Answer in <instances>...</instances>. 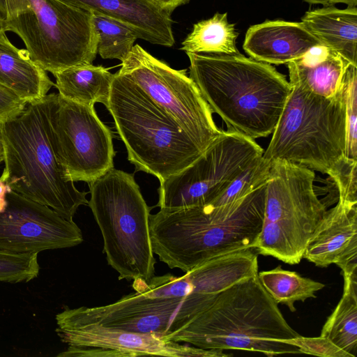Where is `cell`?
<instances>
[{
	"label": "cell",
	"mask_w": 357,
	"mask_h": 357,
	"mask_svg": "<svg viewBox=\"0 0 357 357\" xmlns=\"http://www.w3.org/2000/svg\"><path fill=\"white\" fill-rule=\"evenodd\" d=\"M262 160H284L326 174L337 186L357 169L346 157L347 114L343 84L333 96L315 95L295 83Z\"/></svg>",
	"instance_id": "obj_4"
},
{
	"label": "cell",
	"mask_w": 357,
	"mask_h": 357,
	"mask_svg": "<svg viewBox=\"0 0 357 357\" xmlns=\"http://www.w3.org/2000/svg\"><path fill=\"white\" fill-rule=\"evenodd\" d=\"M286 342L297 347L300 354L322 357H352L328 338L321 335L317 337H306L300 335Z\"/></svg>",
	"instance_id": "obj_30"
},
{
	"label": "cell",
	"mask_w": 357,
	"mask_h": 357,
	"mask_svg": "<svg viewBox=\"0 0 357 357\" xmlns=\"http://www.w3.org/2000/svg\"><path fill=\"white\" fill-rule=\"evenodd\" d=\"M46 96L27 103L20 114L0 123L4 149L0 179L16 192L73 221L78 208L88 205L87 192L75 187L52 149Z\"/></svg>",
	"instance_id": "obj_5"
},
{
	"label": "cell",
	"mask_w": 357,
	"mask_h": 357,
	"mask_svg": "<svg viewBox=\"0 0 357 357\" xmlns=\"http://www.w3.org/2000/svg\"><path fill=\"white\" fill-rule=\"evenodd\" d=\"M89 185L88 206L101 231L108 264L119 280L149 282L156 261L150 237L151 208L134 175L112 168Z\"/></svg>",
	"instance_id": "obj_7"
},
{
	"label": "cell",
	"mask_w": 357,
	"mask_h": 357,
	"mask_svg": "<svg viewBox=\"0 0 357 357\" xmlns=\"http://www.w3.org/2000/svg\"><path fill=\"white\" fill-rule=\"evenodd\" d=\"M264 149L255 139L232 131H222L188 167L160 183V209L210 204Z\"/></svg>",
	"instance_id": "obj_12"
},
{
	"label": "cell",
	"mask_w": 357,
	"mask_h": 357,
	"mask_svg": "<svg viewBox=\"0 0 357 357\" xmlns=\"http://www.w3.org/2000/svg\"><path fill=\"white\" fill-rule=\"evenodd\" d=\"M83 240L74 221L16 192L0 179V250L38 253L74 247Z\"/></svg>",
	"instance_id": "obj_14"
},
{
	"label": "cell",
	"mask_w": 357,
	"mask_h": 357,
	"mask_svg": "<svg viewBox=\"0 0 357 357\" xmlns=\"http://www.w3.org/2000/svg\"><path fill=\"white\" fill-rule=\"evenodd\" d=\"M343 294L326 321L321 336L331 340L352 357L357 353V264L341 268Z\"/></svg>",
	"instance_id": "obj_23"
},
{
	"label": "cell",
	"mask_w": 357,
	"mask_h": 357,
	"mask_svg": "<svg viewBox=\"0 0 357 357\" xmlns=\"http://www.w3.org/2000/svg\"><path fill=\"white\" fill-rule=\"evenodd\" d=\"M39 271L37 252L0 250V282H28L36 278Z\"/></svg>",
	"instance_id": "obj_28"
},
{
	"label": "cell",
	"mask_w": 357,
	"mask_h": 357,
	"mask_svg": "<svg viewBox=\"0 0 357 357\" xmlns=\"http://www.w3.org/2000/svg\"><path fill=\"white\" fill-rule=\"evenodd\" d=\"M261 157L245 169L210 205L232 204L265 183L270 165L264 162Z\"/></svg>",
	"instance_id": "obj_27"
},
{
	"label": "cell",
	"mask_w": 357,
	"mask_h": 357,
	"mask_svg": "<svg viewBox=\"0 0 357 357\" xmlns=\"http://www.w3.org/2000/svg\"><path fill=\"white\" fill-rule=\"evenodd\" d=\"M342 80L347 114L346 157L357 160V66L348 63Z\"/></svg>",
	"instance_id": "obj_29"
},
{
	"label": "cell",
	"mask_w": 357,
	"mask_h": 357,
	"mask_svg": "<svg viewBox=\"0 0 357 357\" xmlns=\"http://www.w3.org/2000/svg\"><path fill=\"white\" fill-rule=\"evenodd\" d=\"M215 297L190 294L181 298H155L135 291L106 305L66 307L56 315V321L58 326L98 324L162 337L185 326L206 309Z\"/></svg>",
	"instance_id": "obj_13"
},
{
	"label": "cell",
	"mask_w": 357,
	"mask_h": 357,
	"mask_svg": "<svg viewBox=\"0 0 357 357\" xmlns=\"http://www.w3.org/2000/svg\"><path fill=\"white\" fill-rule=\"evenodd\" d=\"M54 86L62 97L86 106L96 102L107 107L114 74L102 66L82 64L54 75Z\"/></svg>",
	"instance_id": "obj_22"
},
{
	"label": "cell",
	"mask_w": 357,
	"mask_h": 357,
	"mask_svg": "<svg viewBox=\"0 0 357 357\" xmlns=\"http://www.w3.org/2000/svg\"><path fill=\"white\" fill-rule=\"evenodd\" d=\"M68 5L109 17L153 45L174 44L171 14L153 0H60Z\"/></svg>",
	"instance_id": "obj_17"
},
{
	"label": "cell",
	"mask_w": 357,
	"mask_h": 357,
	"mask_svg": "<svg viewBox=\"0 0 357 357\" xmlns=\"http://www.w3.org/2000/svg\"><path fill=\"white\" fill-rule=\"evenodd\" d=\"M258 278L266 291L278 303L285 305L292 312L296 310L294 303L315 298V293L325 285L304 278L294 271L284 270L281 266L270 271L258 272Z\"/></svg>",
	"instance_id": "obj_25"
},
{
	"label": "cell",
	"mask_w": 357,
	"mask_h": 357,
	"mask_svg": "<svg viewBox=\"0 0 357 357\" xmlns=\"http://www.w3.org/2000/svg\"><path fill=\"white\" fill-rule=\"evenodd\" d=\"M315 174L284 160L270 163L264 218L255 250L286 264H298L307 243L326 212L314 190Z\"/></svg>",
	"instance_id": "obj_9"
},
{
	"label": "cell",
	"mask_w": 357,
	"mask_h": 357,
	"mask_svg": "<svg viewBox=\"0 0 357 357\" xmlns=\"http://www.w3.org/2000/svg\"><path fill=\"white\" fill-rule=\"evenodd\" d=\"M46 99L50 144L68 177L90 183L114 168L112 134L94 106L75 102L59 93L47 94Z\"/></svg>",
	"instance_id": "obj_10"
},
{
	"label": "cell",
	"mask_w": 357,
	"mask_h": 357,
	"mask_svg": "<svg viewBox=\"0 0 357 357\" xmlns=\"http://www.w3.org/2000/svg\"><path fill=\"white\" fill-rule=\"evenodd\" d=\"M338 54L320 45L287 63L289 82L324 98L335 96L342 87L347 65Z\"/></svg>",
	"instance_id": "obj_21"
},
{
	"label": "cell",
	"mask_w": 357,
	"mask_h": 357,
	"mask_svg": "<svg viewBox=\"0 0 357 357\" xmlns=\"http://www.w3.org/2000/svg\"><path fill=\"white\" fill-rule=\"evenodd\" d=\"M266 183L232 204L151 214L153 253L170 268L186 273L213 258L255 249L263 223Z\"/></svg>",
	"instance_id": "obj_1"
},
{
	"label": "cell",
	"mask_w": 357,
	"mask_h": 357,
	"mask_svg": "<svg viewBox=\"0 0 357 357\" xmlns=\"http://www.w3.org/2000/svg\"><path fill=\"white\" fill-rule=\"evenodd\" d=\"M278 305L257 273L221 291L206 309L162 338L205 349H240L268 356L300 354L286 342L300 335Z\"/></svg>",
	"instance_id": "obj_3"
},
{
	"label": "cell",
	"mask_w": 357,
	"mask_h": 357,
	"mask_svg": "<svg viewBox=\"0 0 357 357\" xmlns=\"http://www.w3.org/2000/svg\"><path fill=\"white\" fill-rule=\"evenodd\" d=\"M321 43L301 22L268 20L251 26L243 47L251 58L269 64H287Z\"/></svg>",
	"instance_id": "obj_18"
},
{
	"label": "cell",
	"mask_w": 357,
	"mask_h": 357,
	"mask_svg": "<svg viewBox=\"0 0 357 357\" xmlns=\"http://www.w3.org/2000/svg\"><path fill=\"white\" fill-rule=\"evenodd\" d=\"M106 108L128 160L160 183L188 167L204 151L126 75L114 74Z\"/></svg>",
	"instance_id": "obj_6"
},
{
	"label": "cell",
	"mask_w": 357,
	"mask_h": 357,
	"mask_svg": "<svg viewBox=\"0 0 357 357\" xmlns=\"http://www.w3.org/2000/svg\"><path fill=\"white\" fill-rule=\"evenodd\" d=\"M0 15L6 31L17 34L32 60L53 75L96 59L91 12L60 0H0Z\"/></svg>",
	"instance_id": "obj_8"
},
{
	"label": "cell",
	"mask_w": 357,
	"mask_h": 357,
	"mask_svg": "<svg viewBox=\"0 0 357 357\" xmlns=\"http://www.w3.org/2000/svg\"><path fill=\"white\" fill-rule=\"evenodd\" d=\"M301 23L324 46L357 66V7L332 6L310 10Z\"/></svg>",
	"instance_id": "obj_20"
},
{
	"label": "cell",
	"mask_w": 357,
	"mask_h": 357,
	"mask_svg": "<svg viewBox=\"0 0 357 357\" xmlns=\"http://www.w3.org/2000/svg\"><path fill=\"white\" fill-rule=\"evenodd\" d=\"M162 9L172 13L177 7L188 3L190 0H153Z\"/></svg>",
	"instance_id": "obj_32"
},
{
	"label": "cell",
	"mask_w": 357,
	"mask_h": 357,
	"mask_svg": "<svg viewBox=\"0 0 357 357\" xmlns=\"http://www.w3.org/2000/svg\"><path fill=\"white\" fill-rule=\"evenodd\" d=\"M303 258L319 267L357 264V203L338 199L310 238Z\"/></svg>",
	"instance_id": "obj_16"
},
{
	"label": "cell",
	"mask_w": 357,
	"mask_h": 357,
	"mask_svg": "<svg viewBox=\"0 0 357 357\" xmlns=\"http://www.w3.org/2000/svg\"><path fill=\"white\" fill-rule=\"evenodd\" d=\"M4 159V149L1 137L0 135V163L3 161Z\"/></svg>",
	"instance_id": "obj_34"
},
{
	"label": "cell",
	"mask_w": 357,
	"mask_h": 357,
	"mask_svg": "<svg viewBox=\"0 0 357 357\" xmlns=\"http://www.w3.org/2000/svg\"><path fill=\"white\" fill-rule=\"evenodd\" d=\"M61 341L68 345L59 357H225L221 349H205L167 340L152 333L110 328L98 324L57 326Z\"/></svg>",
	"instance_id": "obj_15"
},
{
	"label": "cell",
	"mask_w": 357,
	"mask_h": 357,
	"mask_svg": "<svg viewBox=\"0 0 357 357\" xmlns=\"http://www.w3.org/2000/svg\"><path fill=\"white\" fill-rule=\"evenodd\" d=\"M27 102L0 84V123L20 114Z\"/></svg>",
	"instance_id": "obj_31"
},
{
	"label": "cell",
	"mask_w": 357,
	"mask_h": 357,
	"mask_svg": "<svg viewBox=\"0 0 357 357\" xmlns=\"http://www.w3.org/2000/svg\"><path fill=\"white\" fill-rule=\"evenodd\" d=\"M227 13H216L212 17L193 25L192 31L182 42L185 53L237 54L236 40L238 33L234 24L227 20Z\"/></svg>",
	"instance_id": "obj_24"
},
{
	"label": "cell",
	"mask_w": 357,
	"mask_h": 357,
	"mask_svg": "<svg viewBox=\"0 0 357 357\" xmlns=\"http://www.w3.org/2000/svg\"><path fill=\"white\" fill-rule=\"evenodd\" d=\"M186 54L189 77L228 131L253 139L273 133L291 91L284 75L241 53Z\"/></svg>",
	"instance_id": "obj_2"
},
{
	"label": "cell",
	"mask_w": 357,
	"mask_h": 357,
	"mask_svg": "<svg viewBox=\"0 0 357 357\" xmlns=\"http://www.w3.org/2000/svg\"><path fill=\"white\" fill-rule=\"evenodd\" d=\"M312 4H322L324 6H332L335 3H344L347 6H356L357 0H303Z\"/></svg>",
	"instance_id": "obj_33"
},
{
	"label": "cell",
	"mask_w": 357,
	"mask_h": 357,
	"mask_svg": "<svg viewBox=\"0 0 357 357\" xmlns=\"http://www.w3.org/2000/svg\"><path fill=\"white\" fill-rule=\"evenodd\" d=\"M117 72L132 79L204 151L222 132L186 70L173 69L137 44Z\"/></svg>",
	"instance_id": "obj_11"
},
{
	"label": "cell",
	"mask_w": 357,
	"mask_h": 357,
	"mask_svg": "<svg viewBox=\"0 0 357 357\" xmlns=\"http://www.w3.org/2000/svg\"><path fill=\"white\" fill-rule=\"evenodd\" d=\"M92 20L98 34V54L104 59H119L128 56L138 38L135 33L116 21L97 13Z\"/></svg>",
	"instance_id": "obj_26"
},
{
	"label": "cell",
	"mask_w": 357,
	"mask_h": 357,
	"mask_svg": "<svg viewBox=\"0 0 357 357\" xmlns=\"http://www.w3.org/2000/svg\"><path fill=\"white\" fill-rule=\"evenodd\" d=\"M0 84L27 103L43 98L54 86L26 50L11 43L6 31L0 33Z\"/></svg>",
	"instance_id": "obj_19"
},
{
	"label": "cell",
	"mask_w": 357,
	"mask_h": 357,
	"mask_svg": "<svg viewBox=\"0 0 357 357\" xmlns=\"http://www.w3.org/2000/svg\"><path fill=\"white\" fill-rule=\"evenodd\" d=\"M3 31L6 32V24H5L4 19L0 15V33H1Z\"/></svg>",
	"instance_id": "obj_35"
}]
</instances>
